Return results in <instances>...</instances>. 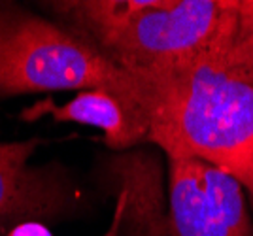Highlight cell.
I'll return each instance as SVG.
<instances>
[{"label":"cell","mask_w":253,"mask_h":236,"mask_svg":"<svg viewBox=\"0 0 253 236\" xmlns=\"http://www.w3.org/2000/svg\"><path fill=\"white\" fill-rule=\"evenodd\" d=\"M40 142L0 140V236L27 221L55 225L80 219L89 208L82 185L61 162L29 164Z\"/></svg>","instance_id":"obj_5"},{"label":"cell","mask_w":253,"mask_h":236,"mask_svg":"<svg viewBox=\"0 0 253 236\" xmlns=\"http://www.w3.org/2000/svg\"><path fill=\"white\" fill-rule=\"evenodd\" d=\"M248 83H252V85H253V79H250V81H248Z\"/></svg>","instance_id":"obj_10"},{"label":"cell","mask_w":253,"mask_h":236,"mask_svg":"<svg viewBox=\"0 0 253 236\" xmlns=\"http://www.w3.org/2000/svg\"><path fill=\"white\" fill-rule=\"evenodd\" d=\"M148 144L165 159L189 157L240 183L253 204V85L208 53L132 72Z\"/></svg>","instance_id":"obj_1"},{"label":"cell","mask_w":253,"mask_h":236,"mask_svg":"<svg viewBox=\"0 0 253 236\" xmlns=\"http://www.w3.org/2000/svg\"><path fill=\"white\" fill-rule=\"evenodd\" d=\"M8 236H53L49 233V225L40 223V221H27L21 223L15 229H11V233Z\"/></svg>","instance_id":"obj_8"},{"label":"cell","mask_w":253,"mask_h":236,"mask_svg":"<svg viewBox=\"0 0 253 236\" xmlns=\"http://www.w3.org/2000/svg\"><path fill=\"white\" fill-rule=\"evenodd\" d=\"M40 8L119 68L142 72L219 49L236 0H53Z\"/></svg>","instance_id":"obj_3"},{"label":"cell","mask_w":253,"mask_h":236,"mask_svg":"<svg viewBox=\"0 0 253 236\" xmlns=\"http://www.w3.org/2000/svg\"><path fill=\"white\" fill-rule=\"evenodd\" d=\"M89 89L112 91L142 108L132 72L51 17L0 0V98Z\"/></svg>","instance_id":"obj_4"},{"label":"cell","mask_w":253,"mask_h":236,"mask_svg":"<svg viewBox=\"0 0 253 236\" xmlns=\"http://www.w3.org/2000/svg\"><path fill=\"white\" fill-rule=\"evenodd\" d=\"M250 206H252V210H253V204H250Z\"/></svg>","instance_id":"obj_11"},{"label":"cell","mask_w":253,"mask_h":236,"mask_svg":"<svg viewBox=\"0 0 253 236\" xmlns=\"http://www.w3.org/2000/svg\"><path fill=\"white\" fill-rule=\"evenodd\" d=\"M49 116L55 123H78L102 130V142L114 153L148 146V119L142 108L106 89L80 91L64 104L40 98L19 114L23 121Z\"/></svg>","instance_id":"obj_6"},{"label":"cell","mask_w":253,"mask_h":236,"mask_svg":"<svg viewBox=\"0 0 253 236\" xmlns=\"http://www.w3.org/2000/svg\"><path fill=\"white\" fill-rule=\"evenodd\" d=\"M208 55L236 78L253 79V0H236L229 38L217 51Z\"/></svg>","instance_id":"obj_7"},{"label":"cell","mask_w":253,"mask_h":236,"mask_svg":"<svg viewBox=\"0 0 253 236\" xmlns=\"http://www.w3.org/2000/svg\"><path fill=\"white\" fill-rule=\"evenodd\" d=\"M121 217H123V204L119 198H116V206H114V217H112V223L108 227L102 236H119V227H121Z\"/></svg>","instance_id":"obj_9"},{"label":"cell","mask_w":253,"mask_h":236,"mask_svg":"<svg viewBox=\"0 0 253 236\" xmlns=\"http://www.w3.org/2000/svg\"><path fill=\"white\" fill-rule=\"evenodd\" d=\"M96 180L123 204L119 236H253L244 187L211 164L146 146L100 155Z\"/></svg>","instance_id":"obj_2"}]
</instances>
